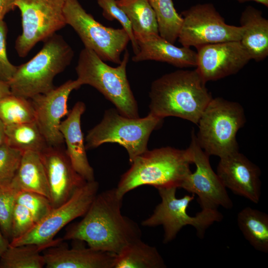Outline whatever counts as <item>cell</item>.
Wrapping results in <instances>:
<instances>
[{
    "mask_svg": "<svg viewBox=\"0 0 268 268\" xmlns=\"http://www.w3.org/2000/svg\"><path fill=\"white\" fill-rule=\"evenodd\" d=\"M123 199L116 188L97 193L83 218L70 225L62 239L82 241L94 249L119 254L142 235L137 223L122 214Z\"/></svg>",
    "mask_w": 268,
    "mask_h": 268,
    "instance_id": "obj_1",
    "label": "cell"
},
{
    "mask_svg": "<svg viewBox=\"0 0 268 268\" xmlns=\"http://www.w3.org/2000/svg\"><path fill=\"white\" fill-rule=\"evenodd\" d=\"M196 69L166 73L151 84L150 114L164 119L173 116L197 124L212 97Z\"/></svg>",
    "mask_w": 268,
    "mask_h": 268,
    "instance_id": "obj_2",
    "label": "cell"
},
{
    "mask_svg": "<svg viewBox=\"0 0 268 268\" xmlns=\"http://www.w3.org/2000/svg\"><path fill=\"white\" fill-rule=\"evenodd\" d=\"M192 163L189 147L186 149L169 146L148 149L136 157L130 169L122 175L116 188L117 195L123 199L129 192L143 185L156 189L180 188L191 172L190 165Z\"/></svg>",
    "mask_w": 268,
    "mask_h": 268,
    "instance_id": "obj_3",
    "label": "cell"
},
{
    "mask_svg": "<svg viewBox=\"0 0 268 268\" xmlns=\"http://www.w3.org/2000/svg\"><path fill=\"white\" fill-rule=\"evenodd\" d=\"M44 42L34 57L17 66L8 82L12 94L30 99L51 90L55 76L71 63L73 50L61 35L56 33Z\"/></svg>",
    "mask_w": 268,
    "mask_h": 268,
    "instance_id": "obj_4",
    "label": "cell"
},
{
    "mask_svg": "<svg viewBox=\"0 0 268 268\" xmlns=\"http://www.w3.org/2000/svg\"><path fill=\"white\" fill-rule=\"evenodd\" d=\"M129 54L126 49L123 59L116 67L105 63L94 52L86 48L79 55L75 71L76 80L82 86L89 85L112 102L121 115L139 117L137 102L127 75Z\"/></svg>",
    "mask_w": 268,
    "mask_h": 268,
    "instance_id": "obj_5",
    "label": "cell"
},
{
    "mask_svg": "<svg viewBox=\"0 0 268 268\" xmlns=\"http://www.w3.org/2000/svg\"><path fill=\"white\" fill-rule=\"evenodd\" d=\"M245 122L244 111L239 103L212 98L197 124V141L209 156L226 157L239 151L236 134Z\"/></svg>",
    "mask_w": 268,
    "mask_h": 268,
    "instance_id": "obj_6",
    "label": "cell"
},
{
    "mask_svg": "<svg viewBox=\"0 0 268 268\" xmlns=\"http://www.w3.org/2000/svg\"><path fill=\"white\" fill-rule=\"evenodd\" d=\"M163 120L150 113L144 118H131L121 115L117 109L107 110L101 121L88 132L84 140L86 149L105 143H117L127 150L131 164L148 150L149 136Z\"/></svg>",
    "mask_w": 268,
    "mask_h": 268,
    "instance_id": "obj_7",
    "label": "cell"
},
{
    "mask_svg": "<svg viewBox=\"0 0 268 268\" xmlns=\"http://www.w3.org/2000/svg\"><path fill=\"white\" fill-rule=\"evenodd\" d=\"M175 187L157 189L161 198V202L155 207L152 214L141 222L144 227L162 225L164 229L163 243L167 244L176 237L185 226H193L197 235L203 238L206 229L214 222H220L223 218L217 209H202L195 216L187 213L190 203L194 199L195 195H185L178 199L176 197Z\"/></svg>",
    "mask_w": 268,
    "mask_h": 268,
    "instance_id": "obj_8",
    "label": "cell"
},
{
    "mask_svg": "<svg viewBox=\"0 0 268 268\" xmlns=\"http://www.w3.org/2000/svg\"><path fill=\"white\" fill-rule=\"evenodd\" d=\"M64 14L67 25L76 32L84 48L94 52L104 62L121 63V54L130 41L123 28L102 25L85 11L78 0H67Z\"/></svg>",
    "mask_w": 268,
    "mask_h": 268,
    "instance_id": "obj_9",
    "label": "cell"
},
{
    "mask_svg": "<svg viewBox=\"0 0 268 268\" xmlns=\"http://www.w3.org/2000/svg\"><path fill=\"white\" fill-rule=\"evenodd\" d=\"M99 183L87 181L59 206L53 208L44 218L22 236L11 240L9 245L35 244L43 251L63 240L54 239L58 232L75 218L83 216L98 193Z\"/></svg>",
    "mask_w": 268,
    "mask_h": 268,
    "instance_id": "obj_10",
    "label": "cell"
},
{
    "mask_svg": "<svg viewBox=\"0 0 268 268\" xmlns=\"http://www.w3.org/2000/svg\"><path fill=\"white\" fill-rule=\"evenodd\" d=\"M67 0H14L21 16L22 33L15 44L19 57H25L36 44L67 25L64 14Z\"/></svg>",
    "mask_w": 268,
    "mask_h": 268,
    "instance_id": "obj_11",
    "label": "cell"
},
{
    "mask_svg": "<svg viewBox=\"0 0 268 268\" xmlns=\"http://www.w3.org/2000/svg\"><path fill=\"white\" fill-rule=\"evenodd\" d=\"M178 41L184 47L196 49L206 45L240 41L243 28L227 24L210 3H199L183 11Z\"/></svg>",
    "mask_w": 268,
    "mask_h": 268,
    "instance_id": "obj_12",
    "label": "cell"
},
{
    "mask_svg": "<svg viewBox=\"0 0 268 268\" xmlns=\"http://www.w3.org/2000/svg\"><path fill=\"white\" fill-rule=\"evenodd\" d=\"M189 146L192 151L193 163L196 166L195 172L189 174L180 188L198 197V202L202 209H217L221 206L230 209L233 202L220 178L209 162V156L200 147L196 134H192Z\"/></svg>",
    "mask_w": 268,
    "mask_h": 268,
    "instance_id": "obj_13",
    "label": "cell"
},
{
    "mask_svg": "<svg viewBox=\"0 0 268 268\" xmlns=\"http://www.w3.org/2000/svg\"><path fill=\"white\" fill-rule=\"evenodd\" d=\"M81 86L76 79L68 80L58 87L30 99L35 122L49 146H62L64 143L60 131L61 119L69 112L67 103L70 93Z\"/></svg>",
    "mask_w": 268,
    "mask_h": 268,
    "instance_id": "obj_14",
    "label": "cell"
},
{
    "mask_svg": "<svg viewBox=\"0 0 268 268\" xmlns=\"http://www.w3.org/2000/svg\"><path fill=\"white\" fill-rule=\"evenodd\" d=\"M197 49L196 69L206 83L237 73L251 60L240 41L209 44Z\"/></svg>",
    "mask_w": 268,
    "mask_h": 268,
    "instance_id": "obj_15",
    "label": "cell"
},
{
    "mask_svg": "<svg viewBox=\"0 0 268 268\" xmlns=\"http://www.w3.org/2000/svg\"><path fill=\"white\" fill-rule=\"evenodd\" d=\"M49 188L51 204L57 207L86 181L73 168L62 146H48L40 152Z\"/></svg>",
    "mask_w": 268,
    "mask_h": 268,
    "instance_id": "obj_16",
    "label": "cell"
},
{
    "mask_svg": "<svg viewBox=\"0 0 268 268\" xmlns=\"http://www.w3.org/2000/svg\"><path fill=\"white\" fill-rule=\"evenodd\" d=\"M217 175L226 188L254 203L261 194V170L239 151L220 158Z\"/></svg>",
    "mask_w": 268,
    "mask_h": 268,
    "instance_id": "obj_17",
    "label": "cell"
},
{
    "mask_svg": "<svg viewBox=\"0 0 268 268\" xmlns=\"http://www.w3.org/2000/svg\"><path fill=\"white\" fill-rule=\"evenodd\" d=\"M71 248L60 243L43 253L46 268H114L116 254L82 245L83 241L74 240Z\"/></svg>",
    "mask_w": 268,
    "mask_h": 268,
    "instance_id": "obj_18",
    "label": "cell"
},
{
    "mask_svg": "<svg viewBox=\"0 0 268 268\" xmlns=\"http://www.w3.org/2000/svg\"><path fill=\"white\" fill-rule=\"evenodd\" d=\"M139 51L132 57L134 62L155 61L180 67H196L197 52L190 48L176 46L159 34L135 37Z\"/></svg>",
    "mask_w": 268,
    "mask_h": 268,
    "instance_id": "obj_19",
    "label": "cell"
},
{
    "mask_svg": "<svg viewBox=\"0 0 268 268\" xmlns=\"http://www.w3.org/2000/svg\"><path fill=\"white\" fill-rule=\"evenodd\" d=\"M85 104L76 102L62 121L60 131L67 148V153L76 171L86 181L95 180L94 172L86 155L83 134L81 128V117L85 111Z\"/></svg>",
    "mask_w": 268,
    "mask_h": 268,
    "instance_id": "obj_20",
    "label": "cell"
},
{
    "mask_svg": "<svg viewBox=\"0 0 268 268\" xmlns=\"http://www.w3.org/2000/svg\"><path fill=\"white\" fill-rule=\"evenodd\" d=\"M243 33L240 40L251 60L260 62L268 56V20L253 6H247L241 13Z\"/></svg>",
    "mask_w": 268,
    "mask_h": 268,
    "instance_id": "obj_21",
    "label": "cell"
},
{
    "mask_svg": "<svg viewBox=\"0 0 268 268\" xmlns=\"http://www.w3.org/2000/svg\"><path fill=\"white\" fill-rule=\"evenodd\" d=\"M10 184L18 191L37 193L50 200L49 186L39 152H23L19 167Z\"/></svg>",
    "mask_w": 268,
    "mask_h": 268,
    "instance_id": "obj_22",
    "label": "cell"
},
{
    "mask_svg": "<svg viewBox=\"0 0 268 268\" xmlns=\"http://www.w3.org/2000/svg\"><path fill=\"white\" fill-rule=\"evenodd\" d=\"M166 265L157 249L141 239L126 246L116 254L114 268H165Z\"/></svg>",
    "mask_w": 268,
    "mask_h": 268,
    "instance_id": "obj_23",
    "label": "cell"
},
{
    "mask_svg": "<svg viewBox=\"0 0 268 268\" xmlns=\"http://www.w3.org/2000/svg\"><path fill=\"white\" fill-rule=\"evenodd\" d=\"M237 224L245 238L256 250L268 252V215L249 206L237 214Z\"/></svg>",
    "mask_w": 268,
    "mask_h": 268,
    "instance_id": "obj_24",
    "label": "cell"
},
{
    "mask_svg": "<svg viewBox=\"0 0 268 268\" xmlns=\"http://www.w3.org/2000/svg\"><path fill=\"white\" fill-rule=\"evenodd\" d=\"M132 26L134 37L159 34L155 13L148 0H116Z\"/></svg>",
    "mask_w": 268,
    "mask_h": 268,
    "instance_id": "obj_25",
    "label": "cell"
},
{
    "mask_svg": "<svg viewBox=\"0 0 268 268\" xmlns=\"http://www.w3.org/2000/svg\"><path fill=\"white\" fill-rule=\"evenodd\" d=\"M5 143L21 151L40 152L49 146L35 121L5 126Z\"/></svg>",
    "mask_w": 268,
    "mask_h": 268,
    "instance_id": "obj_26",
    "label": "cell"
},
{
    "mask_svg": "<svg viewBox=\"0 0 268 268\" xmlns=\"http://www.w3.org/2000/svg\"><path fill=\"white\" fill-rule=\"evenodd\" d=\"M42 249L35 244L9 246L0 257V268H42Z\"/></svg>",
    "mask_w": 268,
    "mask_h": 268,
    "instance_id": "obj_27",
    "label": "cell"
},
{
    "mask_svg": "<svg viewBox=\"0 0 268 268\" xmlns=\"http://www.w3.org/2000/svg\"><path fill=\"white\" fill-rule=\"evenodd\" d=\"M156 16L159 35L174 44L178 39L183 19L172 0H148Z\"/></svg>",
    "mask_w": 268,
    "mask_h": 268,
    "instance_id": "obj_28",
    "label": "cell"
},
{
    "mask_svg": "<svg viewBox=\"0 0 268 268\" xmlns=\"http://www.w3.org/2000/svg\"><path fill=\"white\" fill-rule=\"evenodd\" d=\"M0 119L5 126L35 121L31 100L12 94L0 99Z\"/></svg>",
    "mask_w": 268,
    "mask_h": 268,
    "instance_id": "obj_29",
    "label": "cell"
},
{
    "mask_svg": "<svg viewBox=\"0 0 268 268\" xmlns=\"http://www.w3.org/2000/svg\"><path fill=\"white\" fill-rule=\"evenodd\" d=\"M15 202L23 205L29 210L35 224L44 218L53 208L48 198L30 191H18L16 196Z\"/></svg>",
    "mask_w": 268,
    "mask_h": 268,
    "instance_id": "obj_30",
    "label": "cell"
},
{
    "mask_svg": "<svg viewBox=\"0 0 268 268\" xmlns=\"http://www.w3.org/2000/svg\"><path fill=\"white\" fill-rule=\"evenodd\" d=\"M18 192L10 184L0 185V229L9 241L13 209Z\"/></svg>",
    "mask_w": 268,
    "mask_h": 268,
    "instance_id": "obj_31",
    "label": "cell"
},
{
    "mask_svg": "<svg viewBox=\"0 0 268 268\" xmlns=\"http://www.w3.org/2000/svg\"><path fill=\"white\" fill-rule=\"evenodd\" d=\"M22 153L5 142L0 146V185L11 183L19 167Z\"/></svg>",
    "mask_w": 268,
    "mask_h": 268,
    "instance_id": "obj_32",
    "label": "cell"
},
{
    "mask_svg": "<svg viewBox=\"0 0 268 268\" xmlns=\"http://www.w3.org/2000/svg\"><path fill=\"white\" fill-rule=\"evenodd\" d=\"M103 10V15L109 20L118 21L129 35L134 54L139 51L137 42L134 36L131 22L125 12L118 6L116 0H96Z\"/></svg>",
    "mask_w": 268,
    "mask_h": 268,
    "instance_id": "obj_33",
    "label": "cell"
},
{
    "mask_svg": "<svg viewBox=\"0 0 268 268\" xmlns=\"http://www.w3.org/2000/svg\"><path fill=\"white\" fill-rule=\"evenodd\" d=\"M35 225L34 218L29 210L23 205L15 202L11 220L10 241L25 234Z\"/></svg>",
    "mask_w": 268,
    "mask_h": 268,
    "instance_id": "obj_34",
    "label": "cell"
},
{
    "mask_svg": "<svg viewBox=\"0 0 268 268\" xmlns=\"http://www.w3.org/2000/svg\"><path fill=\"white\" fill-rule=\"evenodd\" d=\"M7 27L3 20L0 21V79L8 82L16 71L17 66L12 64L7 56Z\"/></svg>",
    "mask_w": 268,
    "mask_h": 268,
    "instance_id": "obj_35",
    "label": "cell"
},
{
    "mask_svg": "<svg viewBox=\"0 0 268 268\" xmlns=\"http://www.w3.org/2000/svg\"><path fill=\"white\" fill-rule=\"evenodd\" d=\"M14 0H0V21L5 15L15 8Z\"/></svg>",
    "mask_w": 268,
    "mask_h": 268,
    "instance_id": "obj_36",
    "label": "cell"
},
{
    "mask_svg": "<svg viewBox=\"0 0 268 268\" xmlns=\"http://www.w3.org/2000/svg\"><path fill=\"white\" fill-rule=\"evenodd\" d=\"M8 82L0 79V99L11 94Z\"/></svg>",
    "mask_w": 268,
    "mask_h": 268,
    "instance_id": "obj_37",
    "label": "cell"
},
{
    "mask_svg": "<svg viewBox=\"0 0 268 268\" xmlns=\"http://www.w3.org/2000/svg\"><path fill=\"white\" fill-rule=\"evenodd\" d=\"M10 241L2 234L0 229V257L9 246Z\"/></svg>",
    "mask_w": 268,
    "mask_h": 268,
    "instance_id": "obj_38",
    "label": "cell"
},
{
    "mask_svg": "<svg viewBox=\"0 0 268 268\" xmlns=\"http://www.w3.org/2000/svg\"><path fill=\"white\" fill-rule=\"evenodd\" d=\"M5 125L0 119V146L5 142Z\"/></svg>",
    "mask_w": 268,
    "mask_h": 268,
    "instance_id": "obj_39",
    "label": "cell"
},
{
    "mask_svg": "<svg viewBox=\"0 0 268 268\" xmlns=\"http://www.w3.org/2000/svg\"><path fill=\"white\" fill-rule=\"evenodd\" d=\"M239 2L243 3L249 1H253L262 4L264 6H268V0H237Z\"/></svg>",
    "mask_w": 268,
    "mask_h": 268,
    "instance_id": "obj_40",
    "label": "cell"
}]
</instances>
